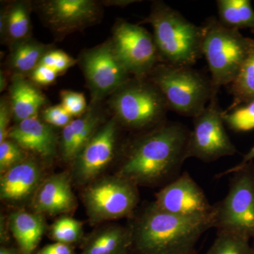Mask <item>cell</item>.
I'll use <instances>...</instances> for the list:
<instances>
[{
  "label": "cell",
  "mask_w": 254,
  "mask_h": 254,
  "mask_svg": "<svg viewBox=\"0 0 254 254\" xmlns=\"http://www.w3.org/2000/svg\"><path fill=\"white\" fill-rule=\"evenodd\" d=\"M190 131L179 123L167 122L132 143L118 176L136 185H168L180 175L187 160Z\"/></svg>",
  "instance_id": "obj_1"
},
{
  "label": "cell",
  "mask_w": 254,
  "mask_h": 254,
  "mask_svg": "<svg viewBox=\"0 0 254 254\" xmlns=\"http://www.w3.org/2000/svg\"><path fill=\"white\" fill-rule=\"evenodd\" d=\"M213 219L185 218L157 208L153 203L131 229L132 246L139 254H182L195 251Z\"/></svg>",
  "instance_id": "obj_2"
},
{
  "label": "cell",
  "mask_w": 254,
  "mask_h": 254,
  "mask_svg": "<svg viewBox=\"0 0 254 254\" xmlns=\"http://www.w3.org/2000/svg\"><path fill=\"white\" fill-rule=\"evenodd\" d=\"M143 23L153 27L160 63L191 66L201 57L202 26L190 22L164 1L153 3L150 14L138 25Z\"/></svg>",
  "instance_id": "obj_3"
},
{
  "label": "cell",
  "mask_w": 254,
  "mask_h": 254,
  "mask_svg": "<svg viewBox=\"0 0 254 254\" xmlns=\"http://www.w3.org/2000/svg\"><path fill=\"white\" fill-rule=\"evenodd\" d=\"M163 95L169 110L194 118L214 95L210 78L191 67L160 63L148 76Z\"/></svg>",
  "instance_id": "obj_4"
},
{
  "label": "cell",
  "mask_w": 254,
  "mask_h": 254,
  "mask_svg": "<svg viewBox=\"0 0 254 254\" xmlns=\"http://www.w3.org/2000/svg\"><path fill=\"white\" fill-rule=\"evenodd\" d=\"M201 52L208 63L214 93L236 78L249 54L253 40L240 31L222 26L215 16L202 25Z\"/></svg>",
  "instance_id": "obj_5"
},
{
  "label": "cell",
  "mask_w": 254,
  "mask_h": 254,
  "mask_svg": "<svg viewBox=\"0 0 254 254\" xmlns=\"http://www.w3.org/2000/svg\"><path fill=\"white\" fill-rule=\"evenodd\" d=\"M110 106L118 123L131 129L155 128L165 122L169 108L149 78H130L112 95Z\"/></svg>",
  "instance_id": "obj_6"
},
{
  "label": "cell",
  "mask_w": 254,
  "mask_h": 254,
  "mask_svg": "<svg viewBox=\"0 0 254 254\" xmlns=\"http://www.w3.org/2000/svg\"><path fill=\"white\" fill-rule=\"evenodd\" d=\"M217 231L239 234L254 240V162L236 170L226 196L213 205Z\"/></svg>",
  "instance_id": "obj_7"
},
{
  "label": "cell",
  "mask_w": 254,
  "mask_h": 254,
  "mask_svg": "<svg viewBox=\"0 0 254 254\" xmlns=\"http://www.w3.org/2000/svg\"><path fill=\"white\" fill-rule=\"evenodd\" d=\"M218 95H214L193 120L187 145V158H195L205 163L236 154L237 150L225 128Z\"/></svg>",
  "instance_id": "obj_8"
},
{
  "label": "cell",
  "mask_w": 254,
  "mask_h": 254,
  "mask_svg": "<svg viewBox=\"0 0 254 254\" xmlns=\"http://www.w3.org/2000/svg\"><path fill=\"white\" fill-rule=\"evenodd\" d=\"M77 60L91 92V104H98L114 94L131 78L119 60L111 39L83 50Z\"/></svg>",
  "instance_id": "obj_9"
},
{
  "label": "cell",
  "mask_w": 254,
  "mask_h": 254,
  "mask_svg": "<svg viewBox=\"0 0 254 254\" xmlns=\"http://www.w3.org/2000/svg\"><path fill=\"white\" fill-rule=\"evenodd\" d=\"M111 41L119 60L134 78H148L160 63L153 35L141 25L119 20L114 26Z\"/></svg>",
  "instance_id": "obj_10"
},
{
  "label": "cell",
  "mask_w": 254,
  "mask_h": 254,
  "mask_svg": "<svg viewBox=\"0 0 254 254\" xmlns=\"http://www.w3.org/2000/svg\"><path fill=\"white\" fill-rule=\"evenodd\" d=\"M85 203L93 220L128 216L139 200L136 185L120 176L100 180L87 189Z\"/></svg>",
  "instance_id": "obj_11"
},
{
  "label": "cell",
  "mask_w": 254,
  "mask_h": 254,
  "mask_svg": "<svg viewBox=\"0 0 254 254\" xmlns=\"http://www.w3.org/2000/svg\"><path fill=\"white\" fill-rule=\"evenodd\" d=\"M35 5L44 24L58 39L96 24L103 16L101 3L93 0H45Z\"/></svg>",
  "instance_id": "obj_12"
},
{
  "label": "cell",
  "mask_w": 254,
  "mask_h": 254,
  "mask_svg": "<svg viewBox=\"0 0 254 254\" xmlns=\"http://www.w3.org/2000/svg\"><path fill=\"white\" fill-rule=\"evenodd\" d=\"M153 204L160 210L178 216L213 219V205L187 172L180 174L165 185L155 195Z\"/></svg>",
  "instance_id": "obj_13"
},
{
  "label": "cell",
  "mask_w": 254,
  "mask_h": 254,
  "mask_svg": "<svg viewBox=\"0 0 254 254\" xmlns=\"http://www.w3.org/2000/svg\"><path fill=\"white\" fill-rule=\"evenodd\" d=\"M118 122L115 118L100 127L73 161V172L78 182L91 181L109 165L115 156Z\"/></svg>",
  "instance_id": "obj_14"
},
{
  "label": "cell",
  "mask_w": 254,
  "mask_h": 254,
  "mask_svg": "<svg viewBox=\"0 0 254 254\" xmlns=\"http://www.w3.org/2000/svg\"><path fill=\"white\" fill-rule=\"evenodd\" d=\"M7 138L12 140L24 150L33 152L43 158L56 155V133L53 127L36 118L26 119L10 128Z\"/></svg>",
  "instance_id": "obj_15"
},
{
  "label": "cell",
  "mask_w": 254,
  "mask_h": 254,
  "mask_svg": "<svg viewBox=\"0 0 254 254\" xmlns=\"http://www.w3.org/2000/svg\"><path fill=\"white\" fill-rule=\"evenodd\" d=\"M97 105L98 104H91L83 115L64 127L61 150L66 161H74L81 150L102 126L103 114Z\"/></svg>",
  "instance_id": "obj_16"
},
{
  "label": "cell",
  "mask_w": 254,
  "mask_h": 254,
  "mask_svg": "<svg viewBox=\"0 0 254 254\" xmlns=\"http://www.w3.org/2000/svg\"><path fill=\"white\" fill-rule=\"evenodd\" d=\"M33 206L37 213L56 215L70 211L75 206L74 195L65 174L53 175L35 192Z\"/></svg>",
  "instance_id": "obj_17"
},
{
  "label": "cell",
  "mask_w": 254,
  "mask_h": 254,
  "mask_svg": "<svg viewBox=\"0 0 254 254\" xmlns=\"http://www.w3.org/2000/svg\"><path fill=\"white\" fill-rule=\"evenodd\" d=\"M41 179V170L38 164L26 159L1 174V199L13 202L26 199L38 190Z\"/></svg>",
  "instance_id": "obj_18"
},
{
  "label": "cell",
  "mask_w": 254,
  "mask_h": 254,
  "mask_svg": "<svg viewBox=\"0 0 254 254\" xmlns=\"http://www.w3.org/2000/svg\"><path fill=\"white\" fill-rule=\"evenodd\" d=\"M9 100L16 123L38 117L40 110L47 103L46 97L34 83L19 75H12Z\"/></svg>",
  "instance_id": "obj_19"
},
{
  "label": "cell",
  "mask_w": 254,
  "mask_h": 254,
  "mask_svg": "<svg viewBox=\"0 0 254 254\" xmlns=\"http://www.w3.org/2000/svg\"><path fill=\"white\" fill-rule=\"evenodd\" d=\"M31 3L13 1L1 9L0 15V35L3 42L12 47L31 38Z\"/></svg>",
  "instance_id": "obj_20"
},
{
  "label": "cell",
  "mask_w": 254,
  "mask_h": 254,
  "mask_svg": "<svg viewBox=\"0 0 254 254\" xmlns=\"http://www.w3.org/2000/svg\"><path fill=\"white\" fill-rule=\"evenodd\" d=\"M9 225L23 254H32L45 231V222L41 215L18 210L11 214Z\"/></svg>",
  "instance_id": "obj_21"
},
{
  "label": "cell",
  "mask_w": 254,
  "mask_h": 254,
  "mask_svg": "<svg viewBox=\"0 0 254 254\" xmlns=\"http://www.w3.org/2000/svg\"><path fill=\"white\" fill-rule=\"evenodd\" d=\"M50 45L44 44L32 38L11 47L7 60L8 67L12 75L30 76L41 63L45 55L53 49Z\"/></svg>",
  "instance_id": "obj_22"
},
{
  "label": "cell",
  "mask_w": 254,
  "mask_h": 254,
  "mask_svg": "<svg viewBox=\"0 0 254 254\" xmlns=\"http://www.w3.org/2000/svg\"><path fill=\"white\" fill-rule=\"evenodd\" d=\"M131 229L112 226L94 234L85 246L83 254H127L132 246Z\"/></svg>",
  "instance_id": "obj_23"
},
{
  "label": "cell",
  "mask_w": 254,
  "mask_h": 254,
  "mask_svg": "<svg viewBox=\"0 0 254 254\" xmlns=\"http://www.w3.org/2000/svg\"><path fill=\"white\" fill-rule=\"evenodd\" d=\"M218 21L229 29H254V10L250 0H218Z\"/></svg>",
  "instance_id": "obj_24"
},
{
  "label": "cell",
  "mask_w": 254,
  "mask_h": 254,
  "mask_svg": "<svg viewBox=\"0 0 254 254\" xmlns=\"http://www.w3.org/2000/svg\"><path fill=\"white\" fill-rule=\"evenodd\" d=\"M233 102L229 109L245 104L254 98V39L238 74L230 84Z\"/></svg>",
  "instance_id": "obj_25"
},
{
  "label": "cell",
  "mask_w": 254,
  "mask_h": 254,
  "mask_svg": "<svg viewBox=\"0 0 254 254\" xmlns=\"http://www.w3.org/2000/svg\"><path fill=\"white\" fill-rule=\"evenodd\" d=\"M205 254H252L250 239L227 231H217V236Z\"/></svg>",
  "instance_id": "obj_26"
},
{
  "label": "cell",
  "mask_w": 254,
  "mask_h": 254,
  "mask_svg": "<svg viewBox=\"0 0 254 254\" xmlns=\"http://www.w3.org/2000/svg\"><path fill=\"white\" fill-rule=\"evenodd\" d=\"M224 123L236 132L254 129V98L248 103L222 111Z\"/></svg>",
  "instance_id": "obj_27"
},
{
  "label": "cell",
  "mask_w": 254,
  "mask_h": 254,
  "mask_svg": "<svg viewBox=\"0 0 254 254\" xmlns=\"http://www.w3.org/2000/svg\"><path fill=\"white\" fill-rule=\"evenodd\" d=\"M81 233V222L68 217L57 220L51 229L52 237L57 242L68 245L77 242Z\"/></svg>",
  "instance_id": "obj_28"
},
{
  "label": "cell",
  "mask_w": 254,
  "mask_h": 254,
  "mask_svg": "<svg viewBox=\"0 0 254 254\" xmlns=\"http://www.w3.org/2000/svg\"><path fill=\"white\" fill-rule=\"evenodd\" d=\"M26 159V152L16 142L7 138L0 143V172L1 174Z\"/></svg>",
  "instance_id": "obj_29"
},
{
  "label": "cell",
  "mask_w": 254,
  "mask_h": 254,
  "mask_svg": "<svg viewBox=\"0 0 254 254\" xmlns=\"http://www.w3.org/2000/svg\"><path fill=\"white\" fill-rule=\"evenodd\" d=\"M76 64H78L77 60L71 58L63 50L53 48L45 55L40 64L48 66L60 74L72 67Z\"/></svg>",
  "instance_id": "obj_30"
},
{
  "label": "cell",
  "mask_w": 254,
  "mask_h": 254,
  "mask_svg": "<svg viewBox=\"0 0 254 254\" xmlns=\"http://www.w3.org/2000/svg\"><path fill=\"white\" fill-rule=\"evenodd\" d=\"M60 98L61 105L72 117L79 118L88 110L86 98L82 93L64 90L60 92Z\"/></svg>",
  "instance_id": "obj_31"
},
{
  "label": "cell",
  "mask_w": 254,
  "mask_h": 254,
  "mask_svg": "<svg viewBox=\"0 0 254 254\" xmlns=\"http://www.w3.org/2000/svg\"><path fill=\"white\" fill-rule=\"evenodd\" d=\"M43 122L51 127H64L72 121L73 117L62 105L50 106L42 112Z\"/></svg>",
  "instance_id": "obj_32"
},
{
  "label": "cell",
  "mask_w": 254,
  "mask_h": 254,
  "mask_svg": "<svg viewBox=\"0 0 254 254\" xmlns=\"http://www.w3.org/2000/svg\"><path fill=\"white\" fill-rule=\"evenodd\" d=\"M13 118L9 98L2 97L0 100V143L7 139L10 120Z\"/></svg>",
  "instance_id": "obj_33"
},
{
  "label": "cell",
  "mask_w": 254,
  "mask_h": 254,
  "mask_svg": "<svg viewBox=\"0 0 254 254\" xmlns=\"http://www.w3.org/2000/svg\"><path fill=\"white\" fill-rule=\"evenodd\" d=\"M58 76V73L55 72L54 70L44 65L39 64L33 70L29 76L31 78V81L34 84L39 85V86H49L54 83Z\"/></svg>",
  "instance_id": "obj_34"
},
{
  "label": "cell",
  "mask_w": 254,
  "mask_h": 254,
  "mask_svg": "<svg viewBox=\"0 0 254 254\" xmlns=\"http://www.w3.org/2000/svg\"><path fill=\"white\" fill-rule=\"evenodd\" d=\"M37 254H73V252L68 245L56 242L43 247Z\"/></svg>",
  "instance_id": "obj_35"
},
{
  "label": "cell",
  "mask_w": 254,
  "mask_h": 254,
  "mask_svg": "<svg viewBox=\"0 0 254 254\" xmlns=\"http://www.w3.org/2000/svg\"><path fill=\"white\" fill-rule=\"evenodd\" d=\"M254 145L251 148L250 151L244 155L243 159L242 161L236 166L233 167V168L228 169L226 171L223 172V173L218 174L216 175L217 179L221 178V177L225 176V175H230V174H233L236 170L242 168V167L245 166L247 163H250L251 161H254Z\"/></svg>",
  "instance_id": "obj_36"
},
{
  "label": "cell",
  "mask_w": 254,
  "mask_h": 254,
  "mask_svg": "<svg viewBox=\"0 0 254 254\" xmlns=\"http://www.w3.org/2000/svg\"><path fill=\"white\" fill-rule=\"evenodd\" d=\"M139 1H134V0H115V1H105L103 4L107 5H112V6H118L120 7H125L128 6V4H133L134 2H138Z\"/></svg>",
  "instance_id": "obj_37"
},
{
  "label": "cell",
  "mask_w": 254,
  "mask_h": 254,
  "mask_svg": "<svg viewBox=\"0 0 254 254\" xmlns=\"http://www.w3.org/2000/svg\"><path fill=\"white\" fill-rule=\"evenodd\" d=\"M7 79H6V76L5 75V73L3 71H1V74H0V91L2 92L6 88L7 86Z\"/></svg>",
  "instance_id": "obj_38"
},
{
  "label": "cell",
  "mask_w": 254,
  "mask_h": 254,
  "mask_svg": "<svg viewBox=\"0 0 254 254\" xmlns=\"http://www.w3.org/2000/svg\"><path fill=\"white\" fill-rule=\"evenodd\" d=\"M0 254H18L14 250L11 249L1 248Z\"/></svg>",
  "instance_id": "obj_39"
},
{
  "label": "cell",
  "mask_w": 254,
  "mask_h": 254,
  "mask_svg": "<svg viewBox=\"0 0 254 254\" xmlns=\"http://www.w3.org/2000/svg\"><path fill=\"white\" fill-rule=\"evenodd\" d=\"M182 254H197L196 251H193V252H189V253Z\"/></svg>",
  "instance_id": "obj_40"
},
{
  "label": "cell",
  "mask_w": 254,
  "mask_h": 254,
  "mask_svg": "<svg viewBox=\"0 0 254 254\" xmlns=\"http://www.w3.org/2000/svg\"><path fill=\"white\" fill-rule=\"evenodd\" d=\"M252 254H254V244L252 246Z\"/></svg>",
  "instance_id": "obj_41"
}]
</instances>
